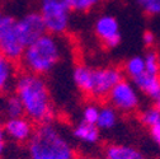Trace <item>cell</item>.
Returning a JSON list of instances; mask_svg holds the SVG:
<instances>
[{
    "mask_svg": "<svg viewBox=\"0 0 160 159\" xmlns=\"http://www.w3.org/2000/svg\"><path fill=\"white\" fill-rule=\"evenodd\" d=\"M5 149H7V146H5V141H4V143H0V158L4 155Z\"/></svg>",
    "mask_w": 160,
    "mask_h": 159,
    "instance_id": "27",
    "label": "cell"
},
{
    "mask_svg": "<svg viewBox=\"0 0 160 159\" xmlns=\"http://www.w3.org/2000/svg\"><path fill=\"white\" fill-rule=\"evenodd\" d=\"M125 71L126 74H128L131 78H135L140 74H142L145 71V61L144 57L140 56H135L125 64Z\"/></svg>",
    "mask_w": 160,
    "mask_h": 159,
    "instance_id": "18",
    "label": "cell"
},
{
    "mask_svg": "<svg viewBox=\"0 0 160 159\" xmlns=\"http://www.w3.org/2000/svg\"><path fill=\"white\" fill-rule=\"evenodd\" d=\"M122 79H123V71L119 68L112 66V68L94 69L90 98L98 99V101L103 98H108L109 92Z\"/></svg>",
    "mask_w": 160,
    "mask_h": 159,
    "instance_id": "6",
    "label": "cell"
},
{
    "mask_svg": "<svg viewBox=\"0 0 160 159\" xmlns=\"http://www.w3.org/2000/svg\"><path fill=\"white\" fill-rule=\"evenodd\" d=\"M21 99L24 116L34 125L51 122L55 116L52 98L48 85L42 75L28 71H19L13 88Z\"/></svg>",
    "mask_w": 160,
    "mask_h": 159,
    "instance_id": "1",
    "label": "cell"
},
{
    "mask_svg": "<svg viewBox=\"0 0 160 159\" xmlns=\"http://www.w3.org/2000/svg\"><path fill=\"white\" fill-rule=\"evenodd\" d=\"M60 57L61 49L56 36L45 33L26 47L18 64L23 71L43 76L57 65Z\"/></svg>",
    "mask_w": 160,
    "mask_h": 159,
    "instance_id": "3",
    "label": "cell"
},
{
    "mask_svg": "<svg viewBox=\"0 0 160 159\" xmlns=\"http://www.w3.org/2000/svg\"><path fill=\"white\" fill-rule=\"evenodd\" d=\"M145 61V71L154 75H160V68H159V54L155 51H149L146 56L144 57Z\"/></svg>",
    "mask_w": 160,
    "mask_h": 159,
    "instance_id": "19",
    "label": "cell"
},
{
    "mask_svg": "<svg viewBox=\"0 0 160 159\" xmlns=\"http://www.w3.org/2000/svg\"><path fill=\"white\" fill-rule=\"evenodd\" d=\"M138 7L149 15L160 14V0H136Z\"/></svg>",
    "mask_w": 160,
    "mask_h": 159,
    "instance_id": "22",
    "label": "cell"
},
{
    "mask_svg": "<svg viewBox=\"0 0 160 159\" xmlns=\"http://www.w3.org/2000/svg\"><path fill=\"white\" fill-rule=\"evenodd\" d=\"M4 17H5V15L3 14V12H2V10H0V23H2V22H3V19H4Z\"/></svg>",
    "mask_w": 160,
    "mask_h": 159,
    "instance_id": "29",
    "label": "cell"
},
{
    "mask_svg": "<svg viewBox=\"0 0 160 159\" xmlns=\"http://www.w3.org/2000/svg\"><path fill=\"white\" fill-rule=\"evenodd\" d=\"M5 130H4V124L0 122V143H4L5 141Z\"/></svg>",
    "mask_w": 160,
    "mask_h": 159,
    "instance_id": "26",
    "label": "cell"
},
{
    "mask_svg": "<svg viewBox=\"0 0 160 159\" xmlns=\"http://www.w3.org/2000/svg\"><path fill=\"white\" fill-rule=\"evenodd\" d=\"M140 120H141V122L145 126L151 127V126L160 122V111H158L155 107L149 108V110L144 111L141 115H140Z\"/></svg>",
    "mask_w": 160,
    "mask_h": 159,
    "instance_id": "21",
    "label": "cell"
},
{
    "mask_svg": "<svg viewBox=\"0 0 160 159\" xmlns=\"http://www.w3.org/2000/svg\"><path fill=\"white\" fill-rule=\"evenodd\" d=\"M29 159H75V151L53 124L36 125L27 143Z\"/></svg>",
    "mask_w": 160,
    "mask_h": 159,
    "instance_id": "2",
    "label": "cell"
},
{
    "mask_svg": "<svg viewBox=\"0 0 160 159\" xmlns=\"http://www.w3.org/2000/svg\"><path fill=\"white\" fill-rule=\"evenodd\" d=\"M19 64L0 54V95L9 93L15 84L19 74Z\"/></svg>",
    "mask_w": 160,
    "mask_h": 159,
    "instance_id": "11",
    "label": "cell"
},
{
    "mask_svg": "<svg viewBox=\"0 0 160 159\" xmlns=\"http://www.w3.org/2000/svg\"><path fill=\"white\" fill-rule=\"evenodd\" d=\"M159 68H160V55H159Z\"/></svg>",
    "mask_w": 160,
    "mask_h": 159,
    "instance_id": "30",
    "label": "cell"
},
{
    "mask_svg": "<svg viewBox=\"0 0 160 159\" xmlns=\"http://www.w3.org/2000/svg\"><path fill=\"white\" fill-rule=\"evenodd\" d=\"M70 12L71 8L68 0H41L39 13L47 33L55 36L65 33L70 23Z\"/></svg>",
    "mask_w": 160,
    "mask_h": 159,
    "instance_id": "4",
    "label": "cell"
},
{
    "mask_svg": "<svg viewBox=\"0 0 160 159\" xmlns=\"http://www.w3.org/2000/svg\"><path fill=\"white\" fill-rule=\"evenodd\" d=\"M150 132H151V136L154 139V141L160 146V122L151 126L150 127Z\"/></svg>",
    "mask_w": 160,
    "mask_h": 159,
    "instance_id": "24",
    "label": "cell"
},
{
    "mask_svg": "<svg viewBox=\"0 0 160 159\" xmlns=\"http://www.w3.org/2000/svg\"><path fill=\"white\" fill-rule=\"evenodd\" d=\"M98 116H99V108H97L93 105H89V106L85 107V110L83 112V121L97 125Z\"/></svg>",
    "mask_w": 160,
    "mask_h": 159,
    "instance_id": "23",
    "label": "cell"
},
{
    "mask_svg": "<svg viewBox=\"0 0 160 159\" xmlns=\"http://www.w3.org/2000/svg\"><path fill=\"white\" fill-rule=\"evenodd\" d=\"M103 0H68V3L71 8V10L76 12H88L101 4Z\"/></svg>",
    "mask_w": 160,
    "mask_h": 159,
    "instance_id": "20",
    "label": "cell"
},
{
    "mask_svg": "<svg viewBox=\"0 0 160 159\" xmlns=\"http://www.w3.org/2000/svg\"><path fill=\"white\" fill-rule=\"evenodd\" d=\"M72 134L79 140L93 144V143L98 141V139H99V127L95 124H89V122L83 121L82 124H79L74 129Z\"/></svg>",
    "mask_w": 160,
    "mask_h": 159,
    "instance_id": "16",
    "label": "cell"
},
{
    "mask_svg": "<svg viewBox=\"0 0 160 159\" xmlns=\"http://www.w3.org/2000/svg\"><path fill=\"white\" fill-rule=\"evenodd\" d=\"M34 129L36 125L26 116L13 117L4 121V130L7 137L17 144H27L31 136L33 135Z\"/></svg>",
    "mask_w": 160,
    "mask_h": 159,
    "instance_id": "9",
    "label": "cell"
},
{
    "mask_svg": "<svg viewBox=\"0 0 160 159\" xmlns=\"http://www.w3.org/2000/svg\"><path fill=\"white\" fill-rule=\"evenodd\" d=\"M26 50V45L18 29V19L12 15H5L0 23V54L19 63Z\"/></svg>",
    "mask_w": 160,
    "mask_h": 159,
    "instance_id": "5",
    "label": "cell"
},
{
    "mask_svg": "<svg viewBox=\"0 0 160 159\" xmlns=\"http://www.w3.org/2000/svg\"><path fill=\"white\" fill-rule=\"evenodd\" d=\"M103 159H144L137 149L126 145H109L104 151Z\"/></svg>",
    "mask_w": 160,
    "mask_h": 159,
    "instance_id": "15",
    "label": "cell"
},
{
    "mask_svg": "<svg viewBox=\"0 0 160 159\" xmlns=\"http://www.w3.org/2000/svg\"><path fill=\"white\" fill-rule=\"evenodd\" d=\"M95 34L107 49H113L121 42L117 21L111 15H103L95 23Z\"/></svg>",
    "mask_w": 160,
    "mask_h": 159,
    "instance_id": "10",
    "label": "cell"
},
{
    "mask_svg": "<svg viewBox=\"0 0 160 159\" xmlns=\"http://www.w3.org/2000/svg\"><path fill=\"white\" fill-rule=\"evenodd\" d=\"M117 121V115L113 107H103L99 110L97 126L99 129H111Z\"/></svg>",
    "mask_w": 160,
    "mask_h": 159,
    "instance_id": "17",
    "label": "cell"
},
{
    "mask_svg": "<svg viewBox=\"0 0 160 159\" xmlns=\"http://www.w3.org/2000/svg\"><path fill=\"white\" fill-rule=\"evenodd\" d=\"M154 101H155V106H154V107H155L158 111H160V95H159L158 98H155Z\"/></svg>",
    "mask_w": 160,
    "mask_h": 159,
    "instance_id": "28",
    "label": "cell"
},
{
    "mask_svg": "<svg viewBox=\"0 0 160 159\" xmlns=\"http://www.w3.org/2000/svg\"><path fill=\"white\" fill-rule=\"evenodd\" d=\"M133 84L151 98H158L160 95V75H154L144 71L135 78H132Z\"/></svg>",
    "mask_w": 160,
    "mask_h": 159,
    "instance_id": "13",
    "label": "cell"
},
{
    "mask_svg": "<svg viewBox=\"0 0 160 159\" xmlns=\"http://www.w3.org/2000/svg\"><path fill=\"white\" fill-rule=\"evenodd\" d=\"M108 101L113 108L122 112H132L138 106V97L135 88L123 79L117 83L109 92Z\"/></svg>",
    "mask_w": 160,
    "mask_h": 159,
    "instance_id": "7",
    "label": "cell"
},
{
    "mask_svg": "<svg viewBox=\"0 0 160 159\" xmlns=\"http://www.w3.org/2000/svg\"><path fill=\"white\" fill-rule=\"evenodd\" d=\"M144 42H145L146 46H152L154 42H155V36H154V33H151V32H145V34H144Z\"/></svg>",
    "mask_w": 160,
    "mask_h": 159,
    "instance_id": "25",
    "label": "cell"
},
{
    "mask_svg": "<svg viewBox=\"0 0 160 159\" xmlns=\"http://www.w3.org/2000/svg\"><path fill=\"white\" fill-rule=\"evenodd\" d=\"M18 29L26 47L47 33L42 15L39 12H31L18 19Z\"/></svg>",
    "mask_w": 160,
    "mask_h": 159,
    "instance_id": "8",
    "label": "cell"
},
{
    "mask_svg": "<svg viewBox=\"0 0 160 159\" xmlns=\"http://www.w3.org/2000/svg\"><path fill=\"white\" fill-rule=\"evenodd\" d=\"M93 71L94 69L87 65H76L72 74L76 87L82 90V93H84L88 97H90L93 88Z\"/></svg>",
    "mask_w": 160,
    "mask_h": 159,
    "instance_id": "14",
    "label": "cell"
},
{
    "mask_svg": "<svg viewBox=\"0 0 160 159\" xmlns=\"http://www.w3.org/2000/svg\"><path fill=\"white\" fill-rule=\"evenodd\" d=\"M0 116H3L5 120L24 116L22 102L14 92H9L0 95Z\"/></svg>",
    "mask_w": 160,
    "mask_h": 159,
    "instance_id": "12",
    "label": "cell"
}]
</instances>
